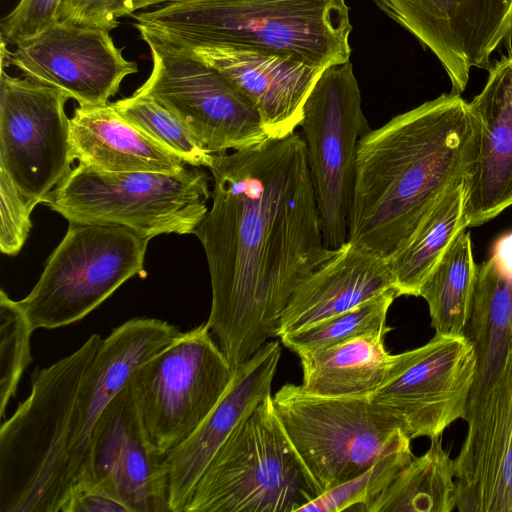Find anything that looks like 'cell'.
<instances>
[{
  "instance_id": "1",
  "label": "cell",
  "mask_w": 512,
  "mask_h": 512,
  "mask_svg": "<svg viewBox=\"0 0 512 512\" xmlns=\"http://www.w3.org/2000/svg\"><path fill=\"white\" fill-rule=\"evenodd\" d=\"M212 206L196 227L208 262L206 324L233 369L277 337L297 286L337 249L323 239L304 139L215 154Z\"/></svg>"
},
{
  "instance_id": "2",
  "label": "cell",
  "mask_w": 512,
  "mask_h": 512,
  "mask_svg": "<svg viewBox=\"0 0 512 512\" xmlns=\"http://www.w3.org/2000/svg\"><path fill=\"white\" fill-rule=\"evenodd\" d=\"M479 123L451 92L368 130L359 140L348 241L389 258L477 159Z\"/></svg>"
},
{
  "instance_id": "3",
  "label": "cell",
  "mask_w": 512,
  "mask_h": 512,
  "mask_svg": "<svg viewBox=\"0 0 512 512\" xmlns=\"http://www.w3.org/2000/svg\"><path fill=\"white\" fill-rule=\"evenodd\" d=\"M129 17L189 48L254 49L320 69L351 55L346 0H141Z\"/></svg>"
},
{
  "instance_id": "4",
  "label": "cell",
  "mask_w": 512,
  "mask_h": 512,
  "mask_svg": "<svg viewBox=\"0 0 512 512\" xmlns=\"http://www.w3.org/2000/svg\"><path fill=\"white\" fill-rule=\"evenodd\" d=\"M103 339L31 374L29 396L0 427V512H63L68 454L82 381Z\"/></svg>"
},
{
  "instance_id": "5",
  "label": "cell",
  "mask_w": 512,
  "mask_h": 512,
  "mask_svg": "<svg viewBox=\"0 0 512 512\" xmlns=\"http://www.w3.org/2000/svg\"><path fill=\"white\" fill-rule=\"evenodd\" d=\"M322 493L269 395L217 451L184 512H299Z\"/></svg>"
},
{
  "instance_id": "6",
  "label": "cell",
  "mask_w": 512,
  "mask_h": 512,
  "mask_svg": "<svg viewBox=\"0 0 512 512\" xmlns=\"http://www.w3.org/2000/svg\"><path fill=\"white\" fill-rule=\"evenodd\" d=\"M209 179L191 165L178 173H116L79 163L43 204L69 223L123 226L149 240L191 234L208 212Z\"/></svg>"
},
{
  "instance_id": "7",
  "label": "cell",
  "mask_w": 512,
  "mask_h": 512,
  "mask_svg": "<svg viewBox=\"0 0 512 512\" xmlns=\"http://www.w3.org/2000/svg\"><path fill=\"white\" fill-rule=\"evenodd\" d=\"M276 413L323 492L410 446L411 439L370 398L320 397L287 383L272 397Z\"/></svg>"
},
{
  "instance_id": "8",
  "label": "cell",
  "mask_w": 512,
  "mask_h": 512,
  "mask_svg": "<svg viewBox=\"0 0 512 512\" xmlns=\"http://www.w3.org/2000/svg\"><path fill=\"white\" fill-rule=\"evenodd\" d=\"M206 323L181 332L141 364L129 385L152 451L166 457L217 405L234 369Z\"/></svg>"
},
{
  "instance_id": "9",
  "label": "cell",
  "mask_w": 512,
  "mask_h": 512,
  "mask_svg": "<svg viewBox=\"0 0 512 512\" xmlns=\"http://www.w3.org/2000/svg\"><path fill=\"white\" fill-rule=\"evenodd\" d=\"M149 239L118 225L69 223L30 293L18 301L34 330L76 323L133 276Z\"/></svg>"
},
{
  "instance_id": "10",
  "label": "cell",
  "mask_w": 512,
  "mask_h": 512,
  "mask_svg": "<svg viewBox=\"0 0 512 512\" xmlns=\"http://www.w3.org/2000/svg\"><path fill=\"white\" fill-rule=\"evenodd\" d=\"M152 70L136 90L170 111L211 154L241 151L269 139L256 108L216 68L189 48L135 26Z\"/></svg>"
},
{
  "instance_id": "11",
  "label": "cell",
  "mask_w": 512,
  "mask_h": 512,
  "mask_svg": "<svg viewBox=\"0 0 512 512\" xmlns=\"http://www.w3.org/2000/svg\"><path fill=\"white\" fill-rule=\"evenodd\" d=\"M300 126L323 239L336 250L348 241L358 143L369 130L350 60L322 70Z\"/></svg>"
},
{
  "instance_id": "12",
  "label": "cell",
  "mask_w": 512,
  "mask_h": 512,
  "mask_svg": "<svg viewBox=\"0 0 512 512\" xmlns=\"http://www.w3.org/2000/svg\"><path fill=\"white\" fill-rule=\"evenodd\" d=\"M476 374V355L465 335L437 334L397 354L386 383L370 398L412 440L442 436L465 417Z\"/></svg>"
},
{
  "instance_id": "13",
  "label": "cell",
  "mask_w": 512,
  "mask_h": 512,
  "mask_svg": "<svg viewBox=\"0 0 512 512\" xmlns=\"http://www.w3.org/2000/svg\"><path fill=\"white\" fill-rule=\"evenodd\" d=\"M69 97L1 67L0 169L27 196L43 203L72 170Z\"/></svg>"
},
{
  "instance_id": "14",
  "label": "cell",
  "mask_w": 512,
  "mask_h": 512,
  "mask_svg": "<svg viewBox=\"0 0 512 512\" xmlns=\"http://www.w3.org/2000/svg\"><path fill=\"white\" fill-rule=\"evenodd\" d=\"M102 26L59 19L16 44L8 63L35 82L57 88L79 106L105 105L125 77L138 72Z\"/></svg>"
},
{
  "instance_id": "15",
  "label": "cell",
  "mask_w": 512,
  "mask_h": 512,
  "mask_svg": "<svg viewBox=\"0 0 512 512\" xmlns=\"http://www.w3.org/2000/svg\"><path fill=\"white\" fill-rule=\"evenodd\" d=\"M441 61L460 94L472 67L487 68L512 34V0H373Z\"/></svg>"
},
{
  "instance_id": "16",
  "label": "cell",
  "mask_w": 512,
  "mask_h": 512,
  "mask_svg": "<svg viewBox=\"0 0 512 512\" xmlns=\"http://www.w3.org/2000/svg\"><path fill=\"white\" fill-rule=\"evenodd\" d=\"M468 430L456 459L461 512H512V343L499 372L468 399Z\"/></svg>"
},
{
  "instance_id": "17",
  "label": "cell",
  "mask_w": 512,
  "mask_h": 512,
  "mask_svg": "<svg viewBox=\"0 0 512 512\" xmlns=\"http://www.w3.org/2000/svg\"><path fill=\"white\" fill-rule=\"evenodd\" d=\"M163 461L148 444L128 384L99 416L76 484L90 480L105 484L130 512H170Z\"/></svg>"
},
{
  "instance_id": "18",
  "label": "cell",
  "mask_w": 512,
  "mask_h": 512,
  "mask_svg": "<svg viewBox=\"0 0 512 512\" xmlns=\"http://www.w3.org/2000/svg\"><path fill=\"white\" fill-rule=\"evenodd\" d=\"M281 357L278 341L266 342L234 369L225 393L199 427L166 455L170 512H184L200 478L238 423L271 395Z\"/></svg>"
},
{
  "instance_id": "19",
  "label": "cell",
  "mask_w": 512,
  "mask_h": 512,
  "mask_svg": "<svg viewBox=\"0 0 512 512\" xmlns=\"http://www.w3.org/2000/svg\"><path fill=\"white\" fill-rule=\"evenodd\" d=\"M180 333L165 320L137 317L103 339L82 381L75 409L68 454L70 491L82 477L92 431L103 410L129 384L133 372Z\"/></svg>"
},
{
  "instance_id": "20",
  "label": "cell",
  "mask_w": 512,
  "mask_h": 512,
  "mask_svg": "<svg viewBox=\"0 0 512 512\" xmlns=\"http://www.w3.org/2000/svg\"><path fill=\"white\" fill-rule=\"evenodd\" d=\"M189 49L222 73L256 108L268 137L274 139L287 137L300 126L306 99L323 70L254 49L229 46Z\"/></svg>"
},
{
  "instance_id": "21",
  "label": "cell",
  "mask_w": 512,
  "mask_h": 512,
  "mask_svg": "<svg viewBox=\"0 0 512 512\" xmlns=\"http://www.w3.org/2000/svg\"><path fill=\"white\" fill-rule=\"evenodd\" d=\"M468 104L479 123L477 159L464 181L465 216L474 227L512 205V53Z\"/></svg>"
},
{
  "instance_id": "22",
  "label": "cell",
  "mask_w": 512,
  "mask_h": 512,
  "mask_svg": "<svg viewBox=\"0 0 512 512\" xmlns=\"http://www.w3.org/2000/svg\"><path fill=\"white\" fill-rule=\"evenodd\" d=\"M390 289L393 281L387 258L347 241L294 290L277 337L346 312Z\"/></svg>"
},
{
  "instance_id": "23",
  "label": "cell",
  "mask_w": 512,
  "mask_h": 512,
  "mask_svg": "<svg viewBox=\"0 0 512 512\" xmlns=\"http://www.w3.org/2000/svg\"><path fill=\"white\" fill-rule=\"evenodd\" d=\"M74 160L116 173H178L186 163L124 118L112 105L78 106L70 118Z\"/></svg>"
},
{
  "instance_id": "24",
  "label": "cell",
  "mask_w": 512,
  "mask_h": 512,
  "mask_svg": "<svg viewBox=\"0 0 512 512\" xmlns=\"http://www.w3.org/2000/svg\"><path fill=\"white\" fill-rule=\"evenodd\" d=\"M388 332L367 333L337 345L299 354L300 387L333 398H371L388 380L397 354L384 345Z\"/></svg>"
},
{
  "instance_id": "25",
  "label": "cell",
  "mask_w": 512,
  "mask_h": 512,
  "mask_svg": "<svg viewBox=\"0 0 512 512\" xmlns=\"http://www.w3.org/2000/svg\"><path fill=\"white\" fill-rule=\"evenodd\" d=\"M465 335L472 342L476 355L471 396L496 376L512 343V275L493 255L477 265L472 311Z\"/></svg>"
},
{
  "instance_id": "26",
  "label": "cell",
  "mask_w": 512,
  "mask_h": 512,
  "mask_svg": "<svg viewBox=\"0 0 512 512\" xmlns=\"http://www.w3.org/2000/svg\"><path fill=\"white\" fill-rule=\"evenodd\" d=\"M464 181L441 198L407 243L387 259L397 297L419 296L453 240L468 227Z\"/></svg>"
},
{
  "instance_id": "27",
  "label": "cell",
  "mask_w": 512,
  "mask_h": 512,
  "mask_svg": "<svg viewBox=\"0 0 512 512\" xmlns=\"http://www.w3.org/2000/svg\"><path fill=\"white\" fill-rule=\"evenodd\" d=\"M455 463L443 448L441 436L413 457L369 504L366 512H450L456 507Z\"/></svg>"
},
{
  "instance_id": "28",
  "label": "cell",
  "mask_w": 512,
  "mask_h": 512,
  "mask_svg": "<svg viewBox=\"0 0 512 512\" xmlns=\"http://www.w3.org/2000/svg\"><path fill=\"white\" fill-rule=\"evenodd\" d=\"M470 233L463 230L453 240L420 289L428 304L435 333L465 334L476 283Z\"/></svg>"
},
{
  "instance_id": "29",
  "label": "cell",
  "mask_w": 512,
  "mask_h": 512,
  "mask_svg": "<svg viewBox=\"0 0 512 512\" xmlns=\"http://www.w3.org/2000/svg\"><path fill=\"white\" fill-rule=\"evenodd\" d=\"M397 297L390 289L346 312L325 319L308 328L280 337L281 343L297 355L328 348L372 332H389L386 319Z\"/></svg>"
},
{
  "instance_id": "30",
  "label": "cell",
  "mask_w": 512,
  "mask_h": 512,
  "mask_svg": "<svg viewBox=\"0 0 512 512\" xmlns=\"http://www.w3.org/2000/svg\"><path fill=\"white\" fill-rule=\"evenodd\" d=\"M112 105L124 118L187 165L209 168L212 164L214 155L203 148L185 126L152 97L135 91L130 97Z\"/></svg>"
},
{
  "instance_id": "31",
  "label": "cell",
  "mask_w": 512,
  "mask_h": 512,
  "mask_svg": "<svg viewBox=\"0 0 512 512\" xmlns=\"http://www.w3.org/2000/svg\"><path fill=\"white\" fill-rule=\"evenodd\" d=\"M34 329L18 301L0 293V417L16 395L19 381L32 361L30 339Z\"/></svg>"
},
{
  "instance_id": "32",
  "label": "cell",
  "mask_w": 512,
  "mask_h": 512,
  "mask_svg": "<svg viewBox=\"0 0 512 512\" xmlns=\"http://www.w3.org/2000/svg\"><path fill=\"white\" fill-rule=\"evenodd\" d=\"M411 446L386 454L354 478L323 492L299 512H340L373 501L413 458Z\"/></svg>"
},
{
  "instance_id": "33",
  "label": "cell",
  "mask_w": 512,
  "mask_h": 512,
  "mask_svg": "<svg viewBox=\"0 0 512 512\" xmlns=\"http://www.w3.org/2000/svg\"><path fill=\"white\" fill-rule=\"evenodd\" d=\"M0 250L8 256L17 255L32 227L30 215L40 202L25 195L0 169Z\"/></svg>"
},
{
  "instance_id": "34",
  "label": "cell",
  "mask_w": 512,
  "mask_h": 512,
  "mask_svg": "<svg viewBox=\"0 0 512 512\" xmlns=\"http://www.w3.org/2000/svg\"><path fill=\"white\" fill-rule=\"evenodd\" d=\"M64 0H20L1 20V40L16 45L59 20Z\"/></svg>"
},
{
  "instance_id": "35",
  "label": "cell",
  "mask_w": 512,
  "mask_h": 512,
  "mask_svg": "<svg viewBox=\"0 0 512 512\" xmlns=\"http://www.w3.org/2000/svg\"><path fill=\"white\" fill-rule=\"evenodd\" d=\"M63 512H130L120 495L96 480L72 487Z\"/></svg>"
},
{
  "instance_id": "36",
  "label": "cell",
  "mask_w": 512,
  "mask_h": 512,
  "mask_svg": "<svg viewBox=\"0 0 512 512\" xmlns=\"http://www.w3.org/2000/svg\"><path fill=\"white\" fill-rule=\"evenodd\" d=\"M141 1V0H138L134 5H133V8H132V12L134 11V7L136 6V4Z\"/></svg>"
}]
</instances>
